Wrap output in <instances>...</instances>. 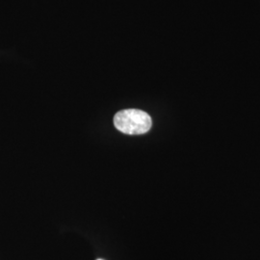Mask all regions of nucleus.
I'll use <instances>...</instances> for the list:
<instances>
[{
  "label": "nucleus",
  "mask_w": 260,
  "mask_h": 260,
  "mask_svg": "<svg viewBox=\"0 0 260 260\" xmlns=\"http://www.w3.org/2000/svg\"><path fill=\"white\" fill-rule=\"evenodd\" d=\"M116 128L124 134L141 135L151 128L152 121L148 113L139 109H125L114 117Z\"/></svg>",
  "instance_id": "nucleus-1"
},
{
  "label": "nucleus",
  "mask_w": 260,
  "mask_h": 260,
  "mask_svg": "<svg viewBox=\"0 0 260 260\" xmlns=\"http://www.w3.org/2000/svg\"><path fill=\"white\" fill-rule=\"evenodd\" d=\"M98 260H103V259H98Z\"/></svg>",
  "instance_id": "nucleus-2"
}]
</instances>
